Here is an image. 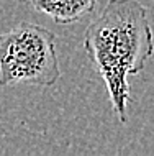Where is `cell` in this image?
<instances>
[{
    "instance_id": "2",
    "label": "cell",
    "mask_w": 154,
    "mask_h": 156,
    "mask_svg": "<svg viewBox=\"0 0 154 156\" xmlns=\"http://www.w3.org/2000/svg\"><path fill=\"white\" fill-rule=\"evenodd\" d=\"M59 77L56 35L51 30L22 22L0 33V87L15 84L51 87Z\"/></svg>"
},
{
    "instance_id": "1",
    "label": "cell",
    "mask_w": 154,
    "mask_h": 156,
    "mask_svg": "<svg viewBox=\"0 0 154 156\" xmlns=\"http://www.w3.org/2000/svg\"><path fill=\"white\" fill-rule=\"evenodd\" d=\"M84 49L108 90L120 123L128 122V77L144 69L154 54L148 10L138 0H108L84 33Z\"/></svg>"
},
{
    "instance_id": "3",
    "label": "cell",
    "mask_w": 154,
    "mask_h": 156,
    "mask_svg": "<svg viewBox=\"0 0 154 156\" xmlns=\"http://www.w3.org/2000/svg\"><path fill=\"white\" fill-rule=\"evenodd\" d=\"M98 0H30L36 12L48 15L59 25H70L94 12Z\"/></svg>"
}]
</instances>
